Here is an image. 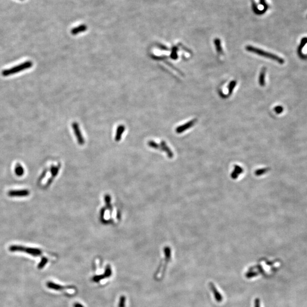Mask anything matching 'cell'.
Instances as JSON below:
<instances>
[{
    "label": "cell",
    "mask_w": 307,
    "mask_h": 307,
    "mask_svg": "<svg viewBox=\"0 0 307 307\" xmlns=\"http://www.w3.org/2000/svg\"><path fill=\"white\" fill-rule=\"evenodd\" d=\"M125 130V127L123 125H120L117 127V131H116V134L115 137V140L116 141H119L121 138L122 135L124 133Z\"/></svg>",
    "instance_id": "8992f818"
},
{
    "label": "cell",
    "mask_w": 307,
    "mask_h": 307,
    "mask_svg": "<svg viewBox=\"0 0 307 307\" xmlns=\"http://www.w3.org/2000/svg\"><path fill=\"white\" fill-rule=\"evenodd\" d=\"M197 121V119H192L190 121H189L188 122L185 124L183 125H181L180 126H179L178 127H177L176 129V132L177 133H183V132L185 131L186 130L188 129L189 128H190L191 127H192L194 124Z\"/></svg>",
    "instance_id": "3957f363"
},
{
    "label": "cell",
    "mask_w": 307,
    "mask_h": 307,
    "mask_svg": "<svg viewBox=\"0 0 307 307\" xmlns=\"http://www.w3.org/2000/svg\"><path fill=\"white\" fill-rule=\"evenodd\" d=\"M72 127L73 129V131L75 133V136L77 138V140L79 143V144L80 145H83L84 144V139L81 134V133L80 132V129L79 128V124L76 122H74L72 124Z\"/></svg>",
    "instance_id": "7a4b0ae2"
},
{
    "label": "cell",
    "mask_w": 307,
    "mask_h": 307,
    "mask_svg": "<svg viewBox=\"0 0 307 307\" xmlns=\"http://www.w3.org/2000/svg\"><path fill=\"white\" fill-rule=\"evenodd\" d=\"M254 307H261V303H260V300L258 298H256L254 300Z\"/></svg>",
    "instance_id": "2e32d148"
},
{
    "label": "cell",
    "mask_w": 307,
    "mask_h": 307,
    "mask_svg": "<svg viewBox=\"0 0 307 307\" xmlns=\"http://www.w3.org/2000/svg\"><path fill=\"white\" fill-rule=\"evenodd\" d=\"M246 49L247 51H249V52H251L252 53H254V54H257L259 56H263L264 58H267L270 59L272 60H274L275 61H276L277 62H278L280 64H283L285 63V60L281 58H280L279 56H278L277 55H275V54H271L270 52H266V51H263L261 49H258L256 47H254L253 46H248L246 47Z\"/></svg>",
    "instance_id": "6da1fadb"
},
{
    "label": "cell",
    "mask_w": 307,
    "mask_h": 307,
    "mask_svg": "<svg viewBox=\"0 0 307 307\" xmlns=\"http://www.w3.org/2000/svg\"><path fill=\"white\" fill-rule=\"evenodd\" d=\"M104 275L105 276L106 278H110L112 274V269H111V267H110V265H107L106 268H105V272H104Z\"/></svg>",
    "instance_id": "9c48e42d"
},
{
    "label": "cell",
    "mask_w": 307,
    "mask_h": 307,
    "mask_svg": "<svg viewBox=\"0 0 307 307\" xmlns=\"http://www.w3.org/2000/svg\"><path fill=\"white\" fill-rule=\"evenodd\" d=\"M177 49L176 47H174L173 49H172V51L171 52V58L173 59H176L177 58Z\"/></svg>",
    "instance_id": "5bb4252c"
},
{
    "label": "cell",
    "mask_w": 307,
    "mask_h": 307,
    "mask_svg": "<svg viewBox=\"0 0 307 307\" xmlns=\"http://www.w3.org/2000/svg\"><path fill=\"white\" fill-rule=\"evenodd\" d=\"M105 278H106L105 276L104 275V274H102V275H99L94 276L92 279V280L93 282H94L95 283H98V282H100L101 280L105 279Z\"/></svg>",
    "instance_id": "30bf717a"
},
{
    "label": "cell",
    "mask_w": 307,
    "mask_h": 307,
    "mask_svg": "<svg viewBox=\"0 0 307 307\" xmlns=\"http://www.w3.org/2000/svg\"><path fill=\"white\" fill-rule=\"evenodd\" d=\"M214 43H215V46L216 47V50L217 51V53L219 54H223V51H222V47L221 46V42H220L219 39H216L214 41Z\"/></svg>",
    "instance_id": "ba28073f"
},
{
    "label": "cell",
    "mask_w": 307,
    "mask_h": 307,
    "mask_svg": "<svg viewBox=\"0 0 307 307\" xmlns=\"http://www.w3.org/2000/svg\"><path fill=\"white\" fill-rule=\"evenodd\" d=\"M85 29H86V28H85V26H80V27H79V28H76V29H73V30L72 31V33L73 34H74V35H75V34H77V33H80V32H81V31H84V30H85Z\"/></svg>",
    "instance_id": "4fadbf2b"
},
{
    "label": "cell",
    "mask_w": 307,
    "mask_h": 307,
    "mask_svg": "<svg viewBox=\"0 0 307 307\" xmlns=\"http://www.w3.org/2000/svg\"><path fill=\"white\" fill-rule=\"evenodd\" d=\"M47 287L56 290V291H63L64 290H66L67 288H73L72 287H70V286H67V287L62 286V285H59L56 283H54L53 282H50L47 283Z\"/></svg>",
    "instance_id": "5b68a950"
},
{
    "label": "cell",
    "mask_w": 307,
    "mask_h": 307,
    "mask_svg": "<svg viewBox=\"0 0 307 307\" xmlns=\"http://www.w3.org/2000/svg\"><path fill=\"white\" fill-rule=\"evenodd\" d=\"M266 72V68L263 67L262 69L259 77V84L261 87L265 85V76Z\"/></svg>",
    "instance_id": "52a82bcc"
},
{
    "label": "cell",
    "mask_w": 307,
    "mask_h": 307,
    "mask_svg": "<svg viewBox=\"0 0 307 307\" xmlns=\"http://www.w3.org/2000/svg\"><path fill=\"white\" fill-rule=\"evenodd\" d=\"M73 307H84L83 305H82L80 303H76L73 304Z\"/></svg>",
    "instance_id": "e0dca14e"
},
{
    "label": "cell",
    "mask_w": 307,
    "mask_h": 307,
    "mask_svg": "<svg viewBox=\"0 0 307 307\" xmlns=\"http://www.w3.org/2000/svg\"><path fill=\"white\" fill-rule=\"evenodd\" d=\"M236 84H237V82H236V81L235 80L232 81L229 84V87H228V88H229V95H231L232 93L233 92V91L234 89L235 86L236 85Z\"/></svg>",
    "instance_id": "8fae6325"
},
{
    "label": "cell",
    "mask_w": 307,
    "mask_h": 307,
    "mask_svg": "<svg viewBox=\"0 0 307 307\" xmlns=\"http://www.w3.org/2000/svg\"><path fill=\"white\" fill-rule=\"evenodd\" d=\"M126 303V297L125 296H121L119 298V301L118 303V307H125Z\"/></svg>",
    "instance_id": "7c38bea8"
},
{
    "label": "cell",
    "mask_w": 307,
    "mask_h": 307,
    "mask_svg": "<svg viewBox=\"0 0 307 307\" xmlns=\"http://www.w3.org/2000/svg\"><path fill=\"white\" fill-rule=\"evenodd\" d=\"M274 110H275V112L277 113L280 114V113H281L283 112V108L282 106H276V107L274 108Z\"/></svg>",
    "instance_id": "9a60e30c"
},
{
    "label": "cell",
    "mask_w": 307,
    "mask_h": 307,
    "mask_svg": "<svg viewBox=\"0 0 307 307\" xmlns=\"http://www.w3.org/2000/svg\"><path fill=\"white\" fill-rule=\"evenodd\" d=\"M209 285L210 286V288H211L212 292L213 293V295L214 296V298H215L216 300L217 301H218V302H221L223 300V298H222V295H221V293H220L219 291L217 290V289L216 287V286L212 283H210L209 284Z\"/></svg>",
    "instance_id": "277c9868"
}]
</instances>
